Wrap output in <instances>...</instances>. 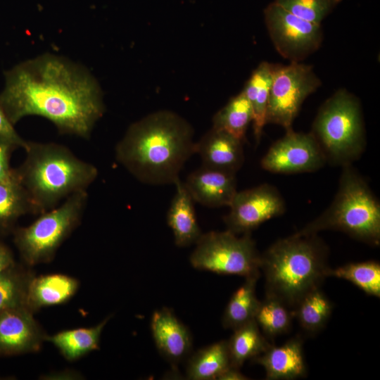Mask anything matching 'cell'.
I'll use <instances>...</instances> for the list:
<instances>
[{"mask_svg":"<svg viewBox=\"0 0 380 380\" xmlns=\"http://www.w3.org/2000/svg\"><path fill=\"white\" fill-rule=\"evenodd\" d=\"M227 343L232 367L240 369L248 360L265 352L272 344L261 332L255 319L233 330Z\"/></svg>","mask_w":380,"mask_h":380,"instance_id":"cell-23","label":"cell"},{"mask_svg":"<svg viewBox=\"0 0 380 380\" xmlns=\"http://www.w3.org/2000/svg\"><path fill=\"white\" fill-rule=\"evenodd\" d=\"M219 380H246L247 376L243 375L240 369L230 366L223 372L217 378Z\"/></svg>","mask_w":380,"mask_h":380,"instance_id":"cell-35","label":"cell"},{"mask_svg":"<svg viewBox=\"0 0 380 380\" xmlns=\"http://www.w3.org/2000/svg\"><path fill=\"white\" fill-rule=\"evenodd\" d=\"M190 256L197 270L250 277L260 274V254L251 233L242 236L227 229L202 234Z\"/></svg>","mask_w":380,"mask_h":380,"instance_id":"cell-8","label":"cell"},{"mask_svg":"<svg viewBox=\"0 0 380 380\" xmlns=\"http://www.w3.org/2000/svg\"><path fill=\"white\" fill-rule=\"evenodd\" d=\"M276 65L266 61L261 62L253 71L243 89L252 108V122L257 144L260 141L263 128L267 124L270 90Z\"/></svg>","mask_w":380,"mask_h":380,"instance_id":"cell-20","label":"cell"},{"mask_svg":"<svg viewBox=\"0 0 380 380\" xmlns=\"http://www.w3.org/2000/svg\"><path fill=\"white\" fill-rule=\"evenodd\" d=\"M337 193L327 209L295 234H317L336 230L378 246L380 243V204L364 178L351 165L342 167Z\"/></svg>","mask_w":380,"mask_h":380,"instance_id":"cell-5","label":"cell"},{"mask_svg":"<svg viewBox=\"0 0 380 380\" xmlns=\"http://www.w3.org/2000/svg\"><path fill=\"white\" fill-rule=\"evenodd\" d=\"M0 136H2L13 143L18 148H25L27 140L22 138L15 129L14 125L9 121L0 106Z\"/></svg>","mask_w":380,"mask_h":380,"instance_id":"cell-33","label":"cell"},{"mask_svg":"<svg viewBox=\"0 0 380 380\" xmlns=\"http://www.w3.org/2000/svg\"><path fill=\"white\" fill-rule=\"evenodd\" d=\"M265 23L277 51L290 62H300L321 46V25L301 19L274 1L264 9Z\"/></svg>","mask_w":380,"mask_h":380,"instance_id":"cell-10","label":"cell"},{"mask_svg":"<svg viewBox=\"0 0 380 380\" xmlns=\"http://www.w3.org/2000/svg\"><path fill=\"white\" fill-rule=\"evenodd\" d=\"M0 106L15 126L36 115L58 132L88 139L105 111L100 86L84 66L63 56L45 53L4 72Z\"/></svg>","mask_w":380,"mask_h":380,"instance_id":"cell-1","label":"cell"},{"mask_svg":"<svg viewBox=\"0 0 380 380\" xmlns=\"http://www.w3.org/2000/svg\"><path fill=\"white\" fill-rule=\"evenodd\" d=\"M259 277L245 278L243 284L232 294L222 318L224 328L232 330L254 319L260 304L255 293Z\"/></svg>","mask_w":380,"mask_h":380,"instance_id":"cell-25","label":"cell"},{"mask_svg":"<svg viewBox=\"0 0 380 380\" xmlns=\"http://www.w3.org/2000/svg\"><path fill=\"white\" fill-rule=\"evenodd\" d=\"M252 360L264 367L266 379L270 380L294 379L305 376L307 372L303 341L299 336L280 346L272 344Z\"/></svg>","mask_w":380,"mask_h":380,"instance_id":"cell-17","label":"cell"},{"mask_svg":"<svg viewBox=\"0 0 380 380\" xmlns=\"http://www.w3.org/2000/svg\"><path fill=\"white\" fill-rule=\"evenodd\" d=\"M328 248L317 234L279 239L260 254L265 296L294 310L300 300L327 277Z\"/></svg>","mask_w":380,"mask_h":380,"instance_id":"cell-4","label":"cell"},{"mask_svg":"<svg viewBox=\"0 0 380 380\" xmlns=\"http://www.w3.org/2000/svg\"><path fill=\"white\" fill-rule=\"evenodd\" d=\"M196 153L199 154L203 166L232 174H236L244 162L243 142L213 127L196 142Z\"/></svg>","mask_w":380,"mask_h":380,"instance_id":"cell-16","label":"cell"},{"mask_svg":"<svg viewBox=\"0 0 380 380\" xmlns=\"http://www.w3.org/2000/svg\"><path fill=\"white\" fill-rule=\"evenodd\" d=\"M322 82L312 66L300 62L276 65L270 90L267 123L292 129L305 99L315 92Z\"/></svg>","mask_w":380,"mask_h":380,"instance_id":"cell-9","label":"cell"},{"mask_svg":"<svg viewBox=\"0 0 380 380\" xmlns=\"http://www.w3.org/2000/svg\"><path fill=\"white\" fill-rule=\"evenodd\" d=\"M190 124L175 113L160 110L132 123L115 149L117 161L139 182L175 184L196 153Z\"/></svg>","mask_w":380,"mask_h":380,"instance_id":"cell-2","label":"cell"},{"mask_svg":"<svg viewBox=\"0 0 380 380\" xmlns=\"http://www.w3.org/2000/svg\"><path fill=\"white\" fill-rule=\"evenodd\" d=\"M24 150L25 158L15 171L34 215L56 207L74 193L87 190L99 175L95 165L62 144L27 141Z\"/></svg>","mask_w":380,"mask_h":380,"instance_id":"cell-3","label":"cell"},{"mask_svg":"<svg viewBox=\"0 0 380 380\" xmlns=\"http://www.w3.org/2000/svg\"><path fill=\"white\" fill-rule=\"evenodd\" d=\"M151 329L158 352L172 365L180 362L190 354L191 334L171 309L163 308L154 311Z\"/></svg>","mask_w":380,"mask_h":380,"instance_id":"cell-14","label":"cell"},{"mask_svg":"<svg viewBox=\"0 0 380 380\" xmlns=\"http://www.w3.org/2000/svg\"><path fill=\"white\" fill-rule=\"evenodd\" d=\"M332 309V303L319 287L300 300L293 310V315L303 329L315 333L325 326Z\"/></svg>","mask_w":380,"mask_h":380,"instance_id":"cell-27","label":"cell"},{"mask_svg":"<svg viewBox=\"0 0 380 380\" xmlns=\"http://www.w3.org/2000/svg\"><path fill=\"white\" fill-rule=\"evenodd\" d=\"M342 0H274L297 17L321 25L322 20Z\"/></svg>","mask_w":380,"mask_h":380,"instance_id":"cell-31","label":"cell"},{"mask_svg":"<svg viewBox=\"0 0 380 380\" xmlns=\"http://www.w3.org/2000/svg\"><path fill=\"white\" fill-rule=\"evenodd\" d=\"M110 319V316H108L91 327L64 330L46 335V341L51 343L67 360H77L99 349L102 331Z\"/></svg>","mask_w":380,"mask_h":380,"instance_id":"cell-21","label":"cell"},{"mask_svg":"<svg viewBox=\"0 0 380 380\" xmlns=\"http://www.w3.org/2000/svg\"><path fill=\"white\" fill-rule=\"evenodd\" d=\"M79 281L63 274L33 276L30 281L26 307L33 313L39 310L65 303L79 288Z\"/></svg>","mask_w":380,"mask_h":380,"instance_id":"cell-18","label":"cell"},{"mask_svg":"<svg viewBox=\"0 0 380 380\" xmlns=\"http://www.w3.org/2000/svg\"><path fill=\"white\" fill-rule=\"evenodd\" d=\"M15 262L11 248L0 241V273Z\"/></svg>","mask_w":380,"mask_h":380,"instance_id":"cell-34","label":"cell"},{"mask_svg":"<svg viewBox=\"0 0 380 380\" xmlns=\"http://www.w3.org/2000/svg\"><path fill=\"white\" fill-rule=\"evenodd\" d=\"M293 312L279 300L265 296L260 302L255 321L269 338L281 335L289 329Z\"/></svg>","mask_w":380,"mask_h":380,"instance_id":"cell-30","label":"cell"},{"mask_svg":"<svg viewBox=\"0 0 380 380\" xmlns=\"http://www.w3.org/2000/svg\"><path fill=\"white\" fill-rule=\"evenodd\" d=\"M326 163L310 132H296L291 129L270 147L260 165L263 170L275 174H296L317 171Z\"/></svg>","mask_w":380,"mask_h":380,"instance_id":"cell-11","label":"cell"},{"mask_svg":"<svg viewBox=\"0 0 380 380\" xmlns=\"http://www.w3.org/2000/svg\"><path fill=\"white\" fill-rule=\"evenodd\" d=\"M329 276L349 281L365 293L380 297V265L376 261L353 262L335 269L329 268Z\"/></svg>","mask_w":380,"mask_h":380,"instance_id":"cell-29","label":"cell"},{"mask_svg":"<svg viewBox=\"0 0 380 380\" xmlns=\"http://www.w3.org/2000/svg\"><path fill=\"white\" fill-rule=\"evenodd\" d=\"M27 214H34L28 195L15 173L0 181V234L14 230L18 220Z\"/></svg>","mask_w":380,"mask_h":380,"instance_id":"cell-22","label":"cell"},{"mask_svg":"<svg viewBox=\"0 0 380 380\" xmlns=\"http://www.w3.org/2000/svg\"><path fill=\"white\" fill-rule=\"evenodd\" d=\"M176 192L167 214V222L171 228L175 243L186 247L197 242L202 233L197 222L194 200L180 179L175 182Z\"/></svg>","mask_w":380,"mask_h":380,"instance_id":"cell-19","label":"cell"},{"mask_svg":"<svg viewBox=\"0 0 380 380\" xmlns=\"http://www.w3.org/2000/svg\"><path fill=\"white\" fill-rule=\"evenodd\" d=\"M88 197L87 190L74 193L30 224L14 229V243L27 266L53 260L59 247L80 224Z\"/></svg>","mask_w":380,"mask_h":380,"instance_id":"cell-7","label":"cell"},{"mask_svg":"<svg viewBox=\"0 0 380 380\" xmlns=\"http://www.w3.org/2000/svg\"><path fill=\"white\" fill-rule=\"evenodd\" d=\"M25 306L0 313V355L11 356L37 352L46 334Z\"/></svg>","mask_w":380,"mask_h":380,"instance_id":"cell-13","label":"cell"},{"mask_svg":"<svg viewBox=\"0 0 380 380\" xmlns=\"http://www.w3.org/2000/svg\"><path fill=\"white\" fill-rule=\"evenodd\" d=\"M229 207L224 221L227 229L236 234L251 233L263 222L285 211L281 195L268 184L236 191Z\"/></svg>","mask_w":380,"mask_h":380,"instance_id":"cell-12","label":"cell"},{"mask_svg":"<svg viewBox=\"0 0 380 380\" xmlns=\"http://www.w3.org/2000/svg\"><path fill=\"white\" fill-rule=\"evenodd\" d=\"M231 366L227 341H220L201 348L188 360V379L213 380Z\"/></svg>","mask_w":380,"mask_h":380,"instance_id":"cell-24","label":"cell"},{"mask_svg":"<svg viewBox=\"0 0 380 380\" xmlns=\"http://www.w3.org/2000/svg\"><path fill=\"white\" fill-rule=\"evenodd\" d=\"M235 175L203 166L184 183L194 201L209 208L229 207L237 191Z\"/></svg>","mask_w":380,"mask_h":380,"instance_id":"cell-15","label":"cell"},{"mask_svg":"<svg viewBox=\"0 0 380 380\" xmlns=\"http://www.w3.org/2000/svg\"><path fill=\"white\" fill-rule=\"evenodd\" d=\"M34 274L15 262L0 273V313L9 308L25 306L27 288Z\"/></svg>","mask_w":380,"mask_h":380,"instance_id":"cell-28","label":"cell"},{"mask_svg":"<svg viewBox=\"0 0 380 380\" xmlns=\"http://www.w3.org/2000/svg\"><path fill=\"white\" fill-rule=\"evenodd\" d=\"M252 120V108L242 91L215 113L213 118V128L224 131L243 142Z\"/></svg>","mask_w":380,"mask_h":380,"instance_id":"cell-26","label":"cell"},{"mask_svg":"<svg viewBox=\"0 0 380 380\" xmlns=\"http://www.w3.org/2000/svg\"><path fill=\"white\" fill-rule=\"evenodd\" d=\"M326 162L351 165L366 146L362 111L359 99L345 89L327 99L319 109L310 132Z\"/></svg>","mask_w":380,"mask_h":380,"instance_id":"cell-6","label":"cell"},{"mask_svg":"<svg viewBox=\"0 0 380 380\" xmlns=\"http://www.w3.org/2000/svg\"><path fill=\"white\" fill-rule=\"evenodd\" d=\"M18 147L9 139L0 136V181L10 177L14 171L11 166L13 151Z\"/></svg>","mask_w":380,"mask_h":380,"instance_id":"cell-32","label":"cell"}]
</instances>
